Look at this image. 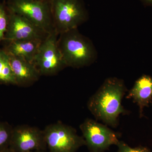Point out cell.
<instances>
[{
	"instance_id": "52a82bcc",
	"label": "cell",
	"mask_w": 152,
	"mask_h": 152,
	"mask_svg": "<svg viewBox=\"0 0 152 152\" xmlns=\"http://www.w3.org/2000/svg\"><path fill=\"white\" fill-rule=\"evenodd\" d=\"M80 127L90 152H105L111 146H117L119 142L117 133L95 120L86 119Z\"/></svg>"
},
{
	"instance_id": "30bf717a",
	"label": "cell",
	"mask_w": 152,
	"mask_h": 152,
	"mask_svg": "<svg viewBox=\"0 0 152 152\" xmlns=\"http://www.w3.org/2000/svg\"><path fill=\"white\" fill-rule=\"evenodd\" d=\"M8 55L16 86H29L37 81L41 75L34 63L21 57Z\"/></svg>"
},
{
	"instance_id": "7c38bea8",
	"label": "cell",
	"mask_w": 152,
	"mask_h": 152,
	"mask_svg": "<svg viewBox=\"0 0 152 152\" xmlns=\"http://www.w3.org/2000/svg\"><path fill=\"white\" fill-rule=\"evenodd\" d=\"M3 49L8 55L21 57L33 63L42 42L38 41H4Z\"/></svg>"
},
{
	"instance_id": "e0dca14e",
	"label": "cell",
	"mask_w": 152,
	"mask_h": 152,
	"mask_svg": "<svg viewBox=\"0 0 152 152\" xmlns=\"http://www.w3.org/2000/svg\"><path fill=\"white\" fill-rule=\"evenodd\" d=\"M142 4L147 7H152V0H140Z\"/></svg>"
},
{
	"instance_id": "3957f363",
	"label": "cell",
	"mask_w": 152,
	"mask_h": 152,
	"mask_svg": "<svg viewBox=\"0 0 152 152\" xmlns=\"http://www.w3.org/2000/svg\"><path fill=\"white\" fill-rule=\"evenodd\" d=\"M52 18L58 35L78 28L88 19L83 0H50Z\"/></svg>"
},
{
	"instance_id": "5bb4252c",
	"label": "cell",
	"mask_w": 152,
	"mask_h": 152,
	"mask_svg": "<svg viewBox=\"0 0 152 152\" xmlns=\"http://www.w3.org/2000/svg\"><path fill=\"white\" fill-rule=\"evenodd\" d=\"M13 128L6 122H0V152L10 148Z\"/></svg>"
},
{
	"instance_id": "277c9868",
	"label": "cell",
	"mask_w": 152,
	"mask_h": 152,
	"mask_svg": "<svg viewBox=\"0 0 152 152\" xmlns=\"http://www.w3.org/2000/svg\"><path fill=\"white\" fill-rule=\"evenodd\" d=\"M6 4L9 10L23 17L48 34L56 32L50 0H8Z\"/></svg>"
},
{
	"instance_id": "8992f818",
	"label": "cell",
	"mask_w": 152,
	"mask_h": 152,
	"mask_svg": "<svg viewBox=\"0 0 152 152\" xmlns=\"http://www.w3.org/2000/svg\"><path fill=\"white\" fill-rule=\"evenodd\" d=\"M58 36L56 32L50 34L38 49L33 63L41 76L55 75L67 67L58 46Z\"/></svg>"
},
{
	"instance_id": "5b68a950",
	"label": "cell",
	"mask_w": 152,
	"mask_h": 152,
	"mask_svg": "<svg viewBox=\"0 0 152 152\" xmlns=\"http://www.w3.org/2000/svg\"><path fill=\"white\" fill-rule=\"evenodd\" d=\"M43 132L50 152H76L86 145L83 137L78 135L75 129L60 122L48 125Z\"/></svg>"
},
{
	"instance_id": "9c48e42d",
	"label": "cell",
	"mask_w": 152,
	"mask_h": 152,
	"mask_svg": "<svg viewBox=\"0 0 152 152\" xmlns=\"http://www.w3.org/2000/svg\"><path fill=\"white\" fill-rule=\"evenodd\" d=\"M9 11L8 26L4 41L42 42L50 34L23 17Z\"/></svg>"
},
{
	"instance_id": "7a4b0ae2",
	"label": "cell",
	"mask_w": 152,
	"mask_h": 152,
	"mask_svg": "<svg viewBox=\"0 0 152 152\" xmlns=\"http://www.w3.org/2000/svg\"><path fill=\"white\" fill-rule=\"evenodd\" d=\"M58 45L67 67L82 68L93 64L97 52L92 41L78 28L59 35Z\"/></svg>"
},
{
	"instance_id": "6da1fadb",
	"label": "cell",
	"mask_w": 152,
	"mask_h": 152,
	"mask_svg": "<svg viewBox=\"0 0 152 152\" xmlns=\"http://www.w3.org/2000/svg\"><path fill=\"white\" fill-rule=\"evenodd\" d=\"M127 89L124 81L116 77L106 79L88 102V108L96 119L112 127L118 125L121 114L128 111L122 105Z\"/></svg>"
},
{
	"instance_id": "d6986e66",
	"label": "cell",
	"mask_w": 152,
	"mask_h": 152,
	"mask_svg": "<svg viewBox=\"0 0 152 152\" xmlns=\"http://www.w3.org/2000/svg\"><path fill=\"white\" fill-rule=\"evenodd\" d=\"M41 152V151H35V152Z\"/></svg>"
},
{
	"instance_id": "ac0fdd59",
	"label": "cell",
	"mask_w": 152,
	"mask_h": 152,
	"mask_svg": "<svg viewBox=\"0 0 152 152\" xmlns=\"http://www.w3.org/2000/svg\"><path fill=\"white\" fill-rule=\"evenodd\" d=\"M1 152H14L10 148H8L7 149L4 150V151H2Z\"/></svg>"
},
{
	"instance_id": "8fae6325",
	"label": "cell",
	"mask_w": 152,
	"mask_h": 152,
	"mask_svg": "<svg viewBox=\"0 0 152 152\" xmlns=\"http://www.w3.org/2000/svg\"><path fill=\"white\" fill-rule=\"evenodd\" d=\"M126 98L132 99L139 107L140 118L143 117L144 109L152 102V77L143 75L137 81L129 91Z\"/></svg>"
},
{
	"instance_id": "ffe728a7",
	"label": "cell",
	"mask_w": 152,
	"mask_h": 152,
	"mask_svg": "<svg viewBox=\"0 0 152 152\" xmlns=\"http://www.w3.org/2000/svg\"><path fill=\"white\" fill-rule=\"evenodd\" d=\"M35 1H45V0H35Z\"/></svg>"
},
{
	"instance_id": "ba28073f",
	"label": "cell",
	"mask_w": 152,
	"mask_h": 152,
	"mask_svg": "<svg viewBox=\"0 0 152 152\" xmlns=\"http://www.w3.org/2000/svg\"><path fill=\"white\" fill-rule=\"evenodd\" d=\"M46 147L43 131L26 125L13 128L10 148L14 152H33Z\"/></svg>"
},
{
	"instance_id": "4fadbf2b",
	"label": "cell",
	"mask_w": 152,
	"mask_h": 152,
	"mask_svg": "<svg viewBox=\"0 0 152 152\" xmlns=\"http://www.w3.org/2000/svg\"><path fill=\"white\" fill-rule=\"evenodd\" d=\"M0 83L16 85L15 79L10 62L9 55L0 49Z\"/></svg>"
},
{
	"instance_id": "2e32d148",
	"label": "cell",
	"mask_w": 152,
	"mask_h": 152,
	"mask_svg": "<svg viewBox=\"0 0 152 152\" xmlns=\"http://www.w3.org/2000/svg\"><path fill=\"white\" fill-rule=\"evenodd\" d=\"M117 146L118 147L117 152H152L150 149L146 147L140 146L132 148L122 141H119Z\"/></svg>"
},
{
	"instance_id": "9a60e30c",
	"label": "cell",
	"mask_w": 152,
	"mask_h": 152,
	"mask_svg": "<svg viewBox=\"0 0 152 152\" xmlns=\"http://www.w3.org/2000/svg\"><path fill=\"white\" fill-rule=\"evenodd\" d=\"M10 12L6 3L0 2V44L4 39L8 26Z\"/></svg>"
}]
</instances>
